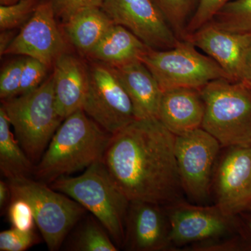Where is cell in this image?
<instances>
[{
  "label": "cell",
  "instance_id": "4",
  "mask_svg": "<svg viewBox=\"0 0 251 251\" xmlns=\"http://www.w3.org/2000/svg\"><path fill=\"white\" fill-rule=\"evenodd\" d=\"M204 104L202 128L224 148L251 146V90L228 79L200 90Z\"/></svg>",
  "mask_w": 251,
  "mask_h": 251
},
{
  "label": "cell",
  "instance_id": "30",
  "mask_svg": "<svg viewBox=\"0 0 251 251\" xmlns=\"http://www.w3.org/2000/svg\"><path fill=\"white\" fill-rule=\"evenodd\" d=\"M8 216L12 227L22 231H31L34 228L35 220L30 204L21 198L10 201Z\"/></svg>",
  "mask_w": 251,
  "mask_h": 251
},
{
  "label": "cell",
  "instance_id": "23",
  "mask_svg": "<svg viewBox=\"0 0 251 251\" xmlns=\"http://www.w3.org/2000/svg\"><path fill=\"white\" fill-rule=\"evenodd\" d=\"M210 22L221 29L251 36V0H232Z\"/></svg>",
  "mask_w": 251,
  "mask_h": 251
},
{
  "label": "cell",
  "instance_id": "8",
  "mask_svg": "<svg viewBox=\"0 0 251 251\" xmlns=\"http://www.w3.org/2000/svg\"><path fill=\"white\" fill-rule=\"evenodd\" d=\"M88 71L82 110L102 128L115 134L136 120L133 104L111 66L96 63Z\"/></svg>",
  "mask_w": 251,
  "mask_h": 251
},
{
  "label": "cell",
  "instance_id": "21",
  "mask_svg": "<svg viewBox=\"0 0 251 251\" xmlns=\"http://www.w3.org/2000/svg\"><path fill=\"white\" fill-rule=\"evenodd\" d=\"M10 123L4 108H0V170L8 179L29 177L34 173L33 162L25 152L11 133Z\"/></svg>",
  "mask_w": 251,
  "mask_h": 251
},
{
  "label": "cell",
  "instance_id": "22",
  "mask_svg": "<svg viewBox=\"0 0 251 251\" xmlns=\"http://www.w3.org/2000/svg\"><path fill=\"white\" fill-rule=\"evenodd\" d=\"M74 251H117L112 238L95 217H89L80 225L68 244Z\"/></svg>",
  "mask_w": 251,
  "mask_h": 251
},
{
  "label": "cell",
  "instance_id": "11",
  "mask_svg": "<svg viewBox=\"0 0 251 251\" xmlns=\"http://www.w3.org/2000/svg\"><path fill=\"white\" fill-rule=\"evenodd\" d=\"M171 224V245L181 246L226 237L236 227L235 218L217 205H193L182 201L166 206Z\"/></svg>",
  "mask_w": 251,
  "mask_h": 251
},
{
  "label": "cell",
  "instance_id": "35",
  "mask_svg": "<svg viewBox=\"0 0 251 251\" xmlns=\"http://www.w3.org/2000/svg\"><path fill=\"white\" fill-rule=\"evenodd\" d=\"M19 0H0L1 5H9L17 2Z\"/></svg>",
  "mask_w": 251,
  "mask_h": 251
},
{
  "label": "cell",
  "instance_id": "1",
  "mask_svg": "<svg viewBox=\"0 0 251 251\" xmlns=\"http://www.w3.org/2000/svg\"><path fill=\"white\" fill-rule=\"evenodd\" d=\"M175 145L159 120H136L112 135L102 162L130 201L169 205L183 191Z\"/></svg>",
  "mask_w": 251,
  "mask_h": 251
},
{
  "label": "cell",
  "instance_id": "19",
  "mask_svg": "<svg viewBox=\"0 0 251 251\" xmlns=\"http://www.w3.org/2000/svg\"><path fill=\"white\" fill-rule=\"evenodd\" d=\"M151 49L126 28L115 24L88 55L117 67L141 61Z\"/></svg>",
  "mask_w": 251,
  "mask_h": 251
},
{
  "label": "cell",
  "instance_id": "34",
  "mask_svg": "<svg viewBox=\"0 0 251 251\" xmlns=\"http://www.w3.org/2000/svg\"><path fill=\"white\" fill-rule=\"evenodd\" d=\"M11 201V191L8 183L0 181V208L4 209L8 202Z\"/></svg>",
  "mask_w": 251,
  "mask_h": 251
},
{
  "label": "cell",
  "instance_id": "6",
  "mask_svg": "<svg viewBox=\"0 0 251 251\" xmlns=\"http://www.w3.org/2000/svg\"><path fill=\"white\" fill-rule=\"evenodd\" d=\"M11 201L21 198L30 204L35 224L48 249L58 251L86 209L64 193L29 177L8 179Z\"/></svg>",
  "mask_w": 251,
  "mask_h": 251
},
{
  "label": "cell",
  "instance_id": "26",
  "mask_svg": "<svg viewBox=\"0 0 251 251\" xmlns=\"http://www.w3.org/2000/svg\"><path fill=\"white\" fill-rule=\"evenodd\" d=\"M49 67L33 57L23 59L20 94H27L36 90L44 82Z\"/></svg>",
  "mask_w": 251,
  "mask_h": 251
},
{
  "label": "cell",
  "instance_id": "7",
  "mask_svg": "<svg viewBox=\"0 0 251 251\" xmlns=\"http://www.w3.org/2000/svg\"><path fill=\"white\" fill-rule=\"evenodd\" d=\"M161 90L191 88L201 90L211 81L228 79V74L208 55L188 41H179L173 49H151L142 58ZM232 81V80H231Z\"/></svg>",
  "mask_w": 251,
  "mask_h": 251
},
{
  "label": "cell",
  "instance_id": "16",
  "mask_svg": "<svg viewBox=\"0 0 251 251\" xmlns=\"http://www.w3.org/2000/svg\"><path fill=\"white\" fill-rule=\"evenodd\" d=\"M204 116L200 90L181 87L163 92L158 120L175 136L202 128Z\"/></svg>",
  "mask_w": 251,
  "mask_h": 251
},
{
  "label": "cell",
  "instance_id": "29",
  "mask_svg": "<svg viewBox=\"0 0 251 251\" xmlns=\"http://www.w3.org/2000/svg\"><path fill=\"white\" fill-rule=\"evenodd\" d=\"M34 231H22L12 228L0 233V251H24L37 242Z\"/></svg>",
  "mask_w": 251,
  "mask_h": 251
},
{
  "label": "cell",
  "instance_id": "32",
  "mask_svg": "<svg viewBox=\"0 0 251 251\" xmlns=\"http://www.w3.org/2000/svg\"><path fill=\"white\" fill-rule=\"evenodd\" d=\"M251 90V45L248 50L241 82Z\"/></svg>",
  "mask_w": 251,
  "mask_h": 251
},
{
  "label": "cell",
  "instance_id": "24",
  "mask_svg": "<svg viewBox=\"0 0 251 251\" xmlns=\"http://www.w3.org/2000/svg\"><path fill=\"white\" fill-rule=\"evenodd\" d=\"M175 34L184 39L186 22L194 0H153ZM177 36V35H176Z\"/></svg>",
  "mask_w": 251,
  "mask_h": 251
},
{
  "label": "cell",
  "instance_id": "13",
  "mask_svg": "<svg viewBox=\"0 0 251 251\" xmlns=\"http://www.w3.org/2000/svg\"><path fill=\"white\" fill-rule=\"evenodd\" d=\"M67 44L57 27L56 16L49 0L39 3L4 54L33 57L50 67L67 52Z\"/></svg>",
  "mask_w": 251,
  "mask_h": 251
},
{
  "label": "cell",
  "instance_id": "17",
  "mask_svg": "<svg viewBox=\"0 0 251 251\" xmlns=\"http://www.w3.org/2000/svg\"><path fill=\"white\" fill-rule=\"evenodd\" d=\"M54 98L63 119L82 109L89 86V71L80 59L67 52L54 64Z\"/></svg>",
  "mask_w": 251,
  "mask_h": 251
},
{
  "label": "cell",
  "instance_id": "12",
  "mask_svg": "<svg viewBox=\"0 0 251 251\" xmlns=\"http://www.w3.org/2000/svg\"><path fill=\"white\" fill-rule=\"evenodd\" d=\"M213 176L216 205L234 218L251 206V146L231 147Z\"/></svg>",
  "mask_w": 251,
  "mask_h": 251
},
{
  "label": "cell",
  "instance_id": "9",
  "mask_svg": "<svg viewBox=\"0 0 251 251\" xmlns=\"http://www.w3.org/2000/svg\"><path fill=\"white\" fill-rule=\"evenodd\" d=\"M221 144L202 128L175 136V156L183 191L196 202L207 199Z\"/></svg>",
  "mask_w": 251,
  "mask_h": 251
},
{
  "label": "cell",
  "instance_id": "10",
  "mask_svg": "<svg viewBox=\"0 0 251 251\" xmlns=\"http://www.w3.org/2000/svg\"><path fill=\"white\" fill-rule=\"evenodd\" d=\"M100 8L114 24L126 28L151 49H171L179 43L153 0H104Z\"/></svg>",
  "mask_w": 251,
  "mask_h": 251
},
{
  "label": "cell",
  "instance_id": "2",
  "mask_svg": "<svg viewBox=\"0 0 251 251\" xmlns=\"http://www.w3.org/2000/svg\"><path fill=\"white\" fill-rule=\"evenodd\" d=\"M111 137L82 109L77 110L64 119L34 167L36 179L50 184L102 161Z\"/></svg>",
  "mask_w": 251,
  "mask_h": 251
},
{
  "label": "cell",
  "instance_id": "5",
  "mask_svg": "<svg viewBox=\"0 0 251 251\" xmlns=\"http://www.w3.org/2000/svg\"><path fill=\"white\" fill-rule=\"evenodd\" d=\"M16 139L33 163L40 161L64 119L56 107L53 75L36 90L3 100Z\"/></svg>",
  "mask_w": 251,
  "mask_h": 251
},
{
  "label": "cell",
  "instance_id": "36",
  "mask_svg": "<svg viewBox=\"0 0 251 251\" xmlns=\"http://www.w3.org/2000/svg\"><path fill=\"white\" fill-rule=\"evenodd\" d=\"M248 226H249V229H250L251 232V218L248 219Z\"/></svg>",
  "mask_w": 251,
  "mask_h": 251
},
{
  "label": "cell",
  "instance_id": "20",
  "mask_svg": "<svg viewBox=\"0 0 251 251\" xmlns=\"http://www.w3.org/2000/svg\"><path fill=\"white\" fill-rule=\"evenodd\" d=\"M64 24L66 32L72 44L87 54L115 25L100 7L80 10Z\"/></svg>",
  "mask_w": 251,
  "mask_h": 251
},
{
  "label": "cell",
  "instance_id": "3",
  "mask_svg": "<svg viewBox=\"0 0 251 251\" xmlns=\"http://www.w3.org/2000/svg\"><path fill=\"white\" fill-rule=\"evenodd\" d=\"M90 211L117 247H123L130 201L117 187L102 161L77 176H63L50 184Z\"/></svg>",
  "mask_w": 251,
  "mask_h": 251
},
{
  "label": "cell",
  "instance_id": "31",
  "mask_svg": "<svg viewBox=\"0 0 251 251\" xmlns=\"http://www.w3.org/2000/svg\"><path fill=\"white\" fill-rule=\"evenodd\" d=\"M56 18L67 22L73 15L80 10L91 7H101L104 0H50Z\"/></svg>",
  "mask_w": 251,
  "mask_h": 251
},
{
  "label": "cell",
  "instance_id": "28",
  "mask_svg": "<svg viewBox=\"0 0 251 251\" xmlns=\"http://www.w3.org/2000/svg\"><path fill=\"white\" fill-rule=\"evenodd\" d=\"M231 1L232 0H200L197 9L186 25L184 36L210 22L220 10Z\"/></svg>",
  "mask_w": 251,
  "mask_h": 251
},
{
  "label": "cell",
  "instance_id": "14",
  "mask_svg": "<svg viewBox=\"0 0 251 251\" xmlns=\"http://www.w3.org/2000/svg\"><path fill=\"white\" fill-rule=\"evenodd\" d=\"M130 201L123 247L132 251H159L171 247V224L166 207Z\"/></svg>",
  "mask_w": 251,
  "mask_h": 251
},
{
  "label": "cell",
  "instance_id": "27",
  "mask_svg": "<svg viewBox=\"0 0 251 251\" xmlns=\"http://www.w3.org/2000/svg\"><path fill=\"white\" fill-rule=\"evenodd\" d=\"M23 59L14 61L4 68L0 75V97L6 100L20 94Z\"/></svg>",
  "mask_w": 251,
  "mask_h": 251
},
{
  "label": "cell",
  "instance_id": "18",
  "mask_svg": "<svg viewBox=\"0 0 251 251\" xmlns=\"http://www.w3.org/2000/svg\"><path fill=\"white\" fill-rule=\"evenodd\" d=\"M133 104L136 120H158L163 91L141 61L113 67Z\"/></svg>",
  "mask_w": 251,
  "mask_h": 251
},
{
  "label": "cell",
  "instance_id": "15",
  "mask_svg": "<svg viewBox=\"0 0 251 251\" xmlns=\"http://www.w3.org/2000/svg\"><path fill=\"white\" fill-rule=\"evenodd\" d=\"M184 40L214 59L232 82H241L251 36L226 30L209 22L186 34Z\"/></svg>",
  "mask_w": 251,
  "mask_h": 251
},
{
  "label": "cell",
  "instance_id": "37",
  "mask_svg": "<svg viewBox=\"0 0 251 251\" xmlns=\"http://www.w3.org/2000/svg\"><path fill=\"white\" fill-rule=\"evenodd\" d=\"M251 209V207H250V209Z\"/></svg>",
  "mask_w": 251,
  "mask_h": 251
},
{
  "label": "cell",
  "instance_id": "25",
  "mask_svg": "<svg viewBox=\"0 0 251 251\" xmlns=\"http://www.w3.org/2000/svg\"><path fill=\"white\" fill-rule=\"evenodd\" d=\"M39 0H19L17 2L0 6V29L11 30L23 25L39 4Z\"/></svg>",
  "mask_w": 251,
  "mask_h": 251
},
{
  "label": "cell",
  "instance_id": "33",
  "mask_svg": "<svg viewBox=\"0 0 251 251\" xmlns=\"http://www.w3.org/2000/svg\"><path fill=\"white\" fill-rule=\"evenodd\" d=\"M15 36L14 32L11 30H4L0 35V54L1 56L4 54L5 51L11 44Z\"/></svg>",
  "mask_w": 251,
  "mask_h": 251
}]
</instances>
